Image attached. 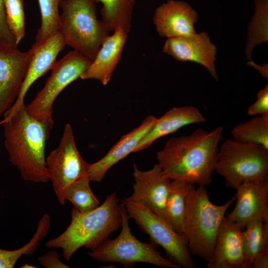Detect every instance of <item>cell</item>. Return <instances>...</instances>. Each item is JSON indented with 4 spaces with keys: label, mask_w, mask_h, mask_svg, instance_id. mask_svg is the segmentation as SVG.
<instances>
[{
    "label": "cell",
    "mask_w": 268,
    "mask_h": 268,
    "mask_svg": "<svg viewBox=\"0 0 268 268\" xmlns=\"http://www.w3.org/2000/svg\"><path fill=\"white\" fill-rule=\"evenodd\" d=\"M198 16L188 2L168 0L156 8L153 21L158 35L168 38L197 33L194 26Z\"/></svg>",
    "instance_id": "2e32d148"
},
{
    "label": "cell",
    "mask_w": 268,
    "mask_h": 268,
    "mask_svg": "<svg viewBox=\"0 0 268 268\" xmlns=\"http://www.w3.org/2000/svg\"><path fill=\"white\" fill-rule=\"evenodd\" d=\"M54 123L53 120L41 121L32 117L24 103L0 123L3 125L4 145L9 161L24 181H49L45 151Z\"/></svg>",
    "instance_id": "7a4b0ae2"
},
{
    "label": "cell",
    "mask_w": 268,
    "mask_h": 268,
    "mask_svg": "<svg viewBox=\"0 0 268 268\" xmlns=\"http://www.w3.org/2000/svg\"><path fill=\"white\" fill-rule=\"evenodd\" d=\"M157 118L149 116L140 125L122 136L107 153L98 161L88 163L87 176L90 181L101 182L110 168L134 151L143 136L152 127Z\"/></svg>",
    "instance_id": "ac0fdd59"
},
{
    "label": "cell",
    "mask_w": 268,
    "mask_h": 268,
    "mask_svg": "<svg viewBox=\"0 0 268 268\" xmlns=\"http://www.w3.org/2000/svg\"><path fill=\"white\" fill-rule=\"evenodd\" d=\"M46 166L57 198L64 204L67 188L78 179L87 176L88 166L77 148L69 124L65 126L58 146L46 158Z\"/></svg>",
    "instance_id": "30bf717a"
},
{
    "label": "cell",
    "mask_w": 268,
    "mask_h": 268,
    "mask_svg": "<svg viewBox=\"0 0 268 268\" xmlns=\"http://www.w3.org/2000/svg\"><path fill=\"white\" fill-rule=\"evenodd\" d=\"M6 262L4 256V250L0 249V268H6Z\"/></svg>",
    "instance_id": "1f68e13d"
},
{
    "label": "cell",
    "mask_w": 268,
    "mask_h": 268,
    "mask_svg": "<svg viewBox=\"0 0 268 268\" xmlns=\"http://www.w3.org/2000/svg\"><path fill=\"white\" fill-rule=\"evenodd\" d=\"M62 0H38L41 24L33 44L37 46L59 32L60 13L59 7Z\"/></svg>",
    "instance_id": "484cf974"
},
{
    "label": "cell",
    "mask_w": 268,
    "mask_h": 268,
    "mask_svg": "<svg viewBox=\"0 0 268 268\" xmlns=\"http://www.w3.org/2000/svg\"><path fill=\"white\" fill-rule=\"evenodd\" d=\"M114 32L104 42L91 65L80 76L81 79H96L103 85L109 83L122 59L128 34L121 29Z\"/></svg>",
    "instance_id": "d6986e66"
},
{
    "label": "cell",
    "mask_w": 268,
    "mask_h": 268,
    "mask_svg": "<svg viewBox=\"0 0 268 268\" xmlns=\"http://www.w3.org/2000/svg\"><path fill=\"white\" fill-rule=\"evenodd\" d=\"M101 2L102 21L109 31L121 29L129 33L135 0H91Z\"/></svg>",
    "instance_id": "7402d4cb"
},
{
    "label": "cell",
    "mask_w": 268,
    "mask_h": 268,
    "mask_svg": "<svg viewBox=\"0 0 268 268\" xmlns=\"http://www.w3.org/2000/svg\"><path fill=\"white\" fill-rule=\"evenodd\" d=\"M268 268V249L255 257L251 263V268Z\"/></svg>",
    "instance_id": "4dcf8cb0"
},
{
    "label": "cell",
    "mask_w": 268,
    "mask_h": 268,
    "mask_svg": "<svg viewBox=\"0 0 268 268\" xmlns=\"http://www.w3.org/2000/svg\"><path fill=\"white\" fill-rule=\"evenodd\" d=\"M243 229L226 217L220 224L213 250L207 261L208 268H251L244 251Z\"/></svg>",
    "instance_id": "5bb4252c"
},
{
    "label": "cell",
    "mask_w": 268,
    "mask_h": 268,
    "mask_svg": "<svg viewBox=\"0 0 268 268\" xmlns=\"http://www.w3.org/2000/svg\"><path fill=\"white\" fill-rule=\"evenodd\" d=\"M223 131L220 126L210 132L198 129L190 134L169 139L156 153L164 175L199 186L211 184Z\"/></svg>",
    "instance_id": "6da1fadb"
},
{
    "label": "cell",
    "mask_w": 268,
    "mask_h": 268,
    "mask_svg": "<svg viewBox=\"0 0 268 268\" xmlns=\"http://www.w3.org/2000/svg\"><path fill=\"white\" fill-rule=\"evenodd\" d=\"M61 255L55 250H52L41 255L38 258L39 264L46 268H69L60 259Z\"/></svg>",
    "instance_id": "f546056e"
},
{
    "label": "cell",
    "mask_w": 268,
    "mask_h": 268,
    "mask_svg": "<svg viewBox=\"0 0 268 268\" xmlns=\"http://www.w3.org/2000/svg\"><path fill=\"white\" fill-rule=\"evenodd\" d=\"M129 218H132L140 230L147 234L151 242L162 247L169 260L180 268H195L184 235L175 232L169 223L139 203L124 198Z\"/></svg>",
    "instance_id": "ba28073f"
},
{
    "label": "cell",
    "mask_w": 268,
    "mask_h": 268,
    "mask_svg": "<svg viewBox=\"0 0 268 268\" xmlns=\"http://www.w3.org/2000/svg\"><path fill=\"white\" fill-rule=\"evenodd\" d=\"M133 169V193L128 199L142 204L167 221L166 202L171 180L164 175L158 164L146 171L140 170L134 164Z\"/></svg>",
    "instance_id": "7c38bea8"
},
{
    "label": "cell",
    "mask_w": 268,
    "mask_h": 268,
    "mask_svg": "<svg viewBox=\"0 0 268 268\" xmlns=\"http://www.w3.org/2000/svg\"><path fill=\"white\" fill-rule=\"evenodd\" d=\"M206 119L196 107H173L157 120L136 146L134 152L142 150L161 137L176 132L189 125L201 123Z\"/></svg>",
    "instance_id": "ffe728a7"
},
{
    "label": "cell",
    "mask_w": 268,
    "mask_h": 268,
    "mask_svg": "<svg viewBox=\"0 0 268 268\" xmlns=\"http://www.w3.org/2000/svg\"><path fill=\"white\" fill-rule=\"evenodd\" d=\"M245 256L250 265L258 254L268 249V222L260 217L247 223L242 231Z\"/></svg>",
    "instance_id": "603a6c76"
},
{
    "label": "cell",
    "mask_w": 268,
    "mask_h": 268,
    "mask_svg": "<svg viewBox=\"0 0 268 268\" xmlns=\"http://www.w3.org/2000/svg\"><path fill=\"white\" fill-rule=\"evenodd\" d=\"M235 201L234 196L216 205L210 201L205 187L191 189L186 199L183 234L191 255L206 262L210 259L221 221Z\"/></svg>",
    "instance_id": "277c9868"
},
{
    "label": "cell",
    "mask_w": 268,
    "mask_h": 268,
    "mask_svg": "<svg viewBox=\"0 0 268 268\" xmlns=\"http://www.w3.org/2000/svg\"><path fill=\"white\" fill-rule=\"evenodd\" d=\"M71 217L66 229L45 244L48 248H61L62 256L67 261L82 247L94 250L121 227V203L116 194L112 193L91 211L81 212L73 207Z\"/></svg>",
    "instance_id": "3957f363"
},
{
    "label": "cell",
    "mask_w": 268,
    "mask_h": 268,
    "mask_svg": "<svg viewBox=\"0 0 268 268\" xmlns=\"http://www.w3.org/2000/svg\"><path fill=\"white\" fill-rule=\"evenodd\" d=\"M231 134L234 140L255 144L268 149V115H260L234 127Z\"/></svg>",
    "instance_id": "cb8c5ba5"
},
{
    "label": "cell",
    "mask_w": 268,
    "mask_h": 268,
    "mask_svg": "<svg viewBox=\"0 0 268 268\" xmlns=\"http://www.w3.org/2000/svg\"><path fill=\"white\" fill-rule=\"evenodd\" d=\"M33 53L31 48L21 52L18 48L0 47V117L15 103Z\"/></svg>",
    "instance_id": "8fae6325"
},
{
    "label": "cell",
    "mask_w": 268,
    "mask_h": 268,
    "mask_svg": "<svg viewBox=\"0 0 268 268\" xmlns=\"http://www.w3.org/2000/svg\"><path fill=\"white\" fill-rule=\"evenodd\" d=\"M215 171L227 187L234 189L245 182L265 179L268 177V149L228 139L218 149Z\"/></svg>",
    "instance_id": "8992f818"
},
{
    "label": "cell",
    "mask_w": 268,
    "mask_h": 268,
    "mask_svg": "<svg viewBox=\"0 0 268 268\" xmlns=\"http://www.w3.org/2000/svg\"><path fill=\"white\" fill-rule=\"evenodd\" d=\"M59 32L66 45L92 62L109 30L96 16V3L91 0H62Z\"/></svg>",
    "instance_id": "5b68a950"
},
{
    "label": "cell",
    "mask_w": 268,
    "mask_h": 268,
    "mask_svg": "<svg viewBox=\"0 0 268 268\" xmlns=\"http://www.w3.org/2000/svg\"><path fill=\"white\" fill-rule=\"evenodd\" d=\"M216 47L205 32L168 38L163 52L178 61L191 62L205 67L217 81L218 76L215 67Z\"/></svg>",
    "instance_id": "4fadbf2b"
},
{
    "label": "cell",
    "mask_w": 268,
    "mask_h": 268,
    "mask_svg": "<svg viewBox=\"0 0 268 268\" xmlns=\"http://www.w3.org/2000/svg\"><path fill=\"white\" fill-rule=\"evenodd\" d=\"M65 46L59 32L38 45H32L33 55L19 93L12 107L3 115V117L12 114L24 103L25 95L31 85L52 69L56 62L57 56L64 50Z\"/></svg>",
    "instance_id": "e0dca14e"
},
{
    "label": "cell",
    "mask_w": 268,
    "mask_h": 268,
    "mask_svg": "<svg viewBox=\"0 0 268 268\" xmlns=\"http://www.w3.org/2000/svg\"><path fill=\"white\" fill-rule=\"evenodd\" d=\"M90 182L87 176L82 177L71 183L65 192V201L71 202L81 212L91 211L99 205V199L90 187Z\"/></svg>",
    "instance_id": "d4e9b609"
},
{
    "label": "cell",
    "mask_w": 268,
    "mask_h": 268,
    "mask_svg": "<svg viewBox=\"0 0 268 268\" xmlns=\"http://www.w3.org/2000/svg\"><path fill=\"white\" fill-rule=\"evenodd\" d=\"M247 114L249 116L268 115V84L257 93V99L248 108Z\"/></svg>",
    "instance_id": "f1b7e54d"
},
{
    "label": "cell",
    "mask_w": 268,
    "mask_h": 268,
    "mask_svg": "<svg viewBox=\"0 0 268 268\" xmlns=\"http://www.w3.org/2000/svg\"><path fill=\"white\" fill-rule=\"evenodd\" d=\"M8 27L18 45L25 33L23 0H3Z\"/></svg>",
    "instance_id": "4316f807"
},
{
    "label": "cell",
    "mask_w": 268,
    "mask_h": 268,
    "mask_svg": "<svg viewBox=\"0 0 268 268\" xmlns=\"http://www.w3.org/2000/svg\"><path fill=\"white\" fill-rule=\"evenodd\" d=\"M194 186L181 180H173L170 182L166 202L167 219L174 230L180 235H184L186 199Z\"/></svg>",
    "instance_id": "44dd1931"
},
{
    "label": "cell",
    "mask_w": 268,
    "mask_h": 268,
    "mask_svg": "<svg viewBox=\"0 0 268 268\" xmlns=\"http://www.w3.org/2000/svg\"><path fill=\"white\" fill-rule=\"evenodd\" d=\"M17 46L7 25L3 0H0V47L17 48Z\"/></svg>",
    "instance_id": "83f0119b"
},
{
    "label": "cell",
    "mask_w": 268,
    "mask_h": 268,
    "mask_svg": "<svg viewBox=\"0 0 268 268\" xmlns=\"http://www.w3.org/2000/svg\"><path fill=\"white\" fill-rule=\"evenodd\" d=\"M122 229L114 239L109 238L97 248L88 253L93 259L101 263H118L124 267L137 263H148L162 268H180L169 259L163 257L152 242H142L131 232L129 216L124 204L121 203Z\"/></svg>",
    "instance_id": "52a82bcc"
},
{
    "label": "cell",
    "mask_w": 268,
    "mask_h": 268,
    "mask_svg": "<svg viewBox=\"0 0 268 268\" xmlns=\"http://www.w3.org/2000/svg\"><path fill=\"white\" fill-rule=\"evenodd\" d=\"M91 63L74 50L56 61L43 88L26 106L28 114L39 120H52L53 105L57 97L68 84L80 77Z\"/></svg>",
    "instance_id": "9c48e42d"
},
{
    "label": "cell",
    "mask_w": 268,
    "mask_h": 268,
    "mask_svg": "<svg viewBox=\"0 0 268 268\" xmlns=\"http://www.w3.org/2000/svg\"><path fill=\"white\" fill-rule=\"evenodd\" d=\"M235 190L236 204L226 217L243 229L251 220L260 217L268 222V177L259 181H247Z\"/></svg>",
    "instance_id": "9a60e30c"
}]
</instances>
